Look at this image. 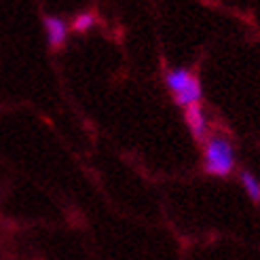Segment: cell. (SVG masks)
<instances>
[{
  "label": "cell",
  "instance_id": "cell-1",
  "mask_svg": "<svg viewBox=\"0 0 260 260\" xmlns=\"http://www.w3.org/2000/svg\"><path fill=\"white\" fill-rule=\"evenodd\" d=\"M203 167L207 174L224 178L235 170V148H233L231 140L214 134L207 136L203 142Z\"/></svg>",
  "mask_w": 260,
  "mask_h": 260
},
{
  "label": "cell",
  "instance_id": "cell-2",
  "mask_svg": "<svg viewBox=\"0 0 260 260\" xmlns=\"http://www.w3.org/2000/svg\"><path fill=\"white\" fill-rule=\"evenodd\" d=\"M165 87L172 91L178 106L188 108L192 104L201 102V83L188 68H172L165 74Z\"/></svg>",
  "mask_w": 260,
  "mask_h": 260
},
{
  "label": "cell",
  "instance_id": "cell-3",
  "mask_svg": "<svg viewBox=\"0 0 260 260\" xmlns=\"http://www.w3.org/2000/svg\"><path fill=\"white\" fill-rule=\"evenodd\" d=\"M184 119H186V125L190 129V134L194 140H199L201 144L207 138V129H210V123H207V114L203 110L201 104H192L184 110Z\"/></svg>",
  "mask_w": 260,
  "mask_h": 260
},
{
  "label": "cell",
  "instance_id": "cell-4",
  "mask_svg": "<svg viewBox=\"0 0 260 260\" xmlns=\"http://www.w3.org/2000/svg\"><path fill=\"white\" fill-rule=\"evenodd\" d=\"M45 30H47V38L51 49H59L66 45L68 38V23L61 17H45Z\"/></svg>",
  "mask_w": 260,
  "mask_h": 260
},
{
  "label": "cell",
  "instance_id": "cell-5",
  "mask_svg": "<svg viewBox=\"0 0 260 260\" xmlns=\"http://www.w3.org/2000/svg\"><path fill=\"white\" fill-rule=\"evenodd\" d=\"M239 182H241V186L245 188V192H248V197L254 201V203H260V180L248 172V170H243L239 174Z\"/></svg>",
  "mask_w": 260,
  "mask_h": 260
},
{
  "label": "cell",
  "instance_id": "cell-6",
  "mask_svg": "<svg viewBox=\"0 0 260 260\" xmlns=\"http://www.w3.org/2000/svg\"><path fill=\"white\" fill-rule=\"evenodd\" d=\"M95 25V15L91 11H87V13H81V15H76L74 17V21H72V30L74 32H87V30H91Z\"/></svg>",
  "mask_w": 260,
  "mask_h": 260
}]
</instances>
